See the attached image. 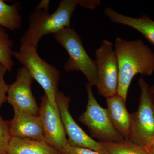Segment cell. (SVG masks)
<instances>
[{
    "instance_id": "cell-1",
    "label": "cell",
    "mask_w": 154,
    "mask_h": 154,
    "mask_svg": "<svg viewBox=\"0 0 154 154\" xmlns=\"http://www.w3.org/2000/svg\"><path fill=\"white\" fill-rule=\"evenodd\" d=\"M115 50L119 70L117 94L125 102L131 81L135 75L151 76L154 73V52L141 38L125 40L117 37Z\"/></svg>"
},
{
    "instance_id": "cell-2",
    "label": "cell",
    "mask_w": 154,
    "mask_h": 154,
    "mask_svg": "<svg viewBox=\"0 0 154 154\" xmlns=\"http://www.w3.org/2000/svg\"><path fill=\"white\" fill-rule=\"evenodd\" d=\"M80 0H63L52 14L49 13V1L39 3L30 14L28 30L21 38V45L37 49L38 42L43 36L55 34L67 27H70L72 15Z\"/></svg>"
},
{
    "instance_id": "cell-3",
    "label": "cell",
    "mask_w": 154,
    "mask_h": 154,
    "mask_svg": "<svg viewBox=\"0 0 154 154\" xmlns=\"http://www.w3.org/2000/svg\"><path fill=\"white\" fill-rule=\"evenodd\" d=\"M57 40L65 49L69 58L64 66L67 72L80 71L85 75L88 84L97 87L98 75L96 60L86 52L81 38L74 29L67 27L54 34Z\"/></svg>"
},
{
    "instance_id": "cell-4",
    "label": "cell",
    "mask_w": 154,
    "mask_h": 154,
    "mask_svg": "<svg viewBox=\"0 0 154 154\" xmlns=\"http://www.w3.org/2000/svg\"><path fill=\"white\" fill-rule=\"evenodd\" d=\"M14 56L43 88L50 103L57 107L56 96L60 79L57 69L42 59L34 48L21 45L19 51L14 52Z\"/></svg>"
},
{
    "instance_id": "cell-5",
    "label": "cell",
    "mask_w": 154,
    "mask_h": 154,
    "mask_svg": "<svg viewBox=\"0 0 154 154\" xmlns=\"http://www.w3.org/2000/svg\"><path fill=\"white\" fill-rule=\"evenodd\" d=\"M140 89L137 110L131 114L130 141L146 147L154 138V102L150 87L143 75L138 80Z\"/></svg>"
},
{
    "instance_id": "cell-6",
    "label": "cell",
    "mask_w": 154,
    "mask_h": 154,
    "mask_svg": "<svg viewBox=\"0 0 154 154\" xmlns=\"http://www.w3.org/2000/svg\"><path fill=\"white\" fill-rule=\"evenodd\" d=\"M88 102L85 111L79 120L88 127L91 137L99 142L115 143L125 140L113 127L107 108L101 106L94 97L92 88L85 84Z\"/></svg>"
},
{
    "instance_id": "cell-7",
    "label": "cell",
    "mask_w": 154,
    "mask_h": 154,
    "mask_svg": "<svg viewBox=\"0 0 154 154\" xmlns=\"http://www.w3.org/2000/svg\"><path fill=\"white\" fill-rule=\"evenodd\" d=\"M113 45L108 40H102L95 52L98 75L97 88L100 96L105 98L117 94L119 70Z\"/></svg>"
},
{
    "instance_id": "cell-8",
    "label": "cell",
    "mask_w": 154,
    "mask_h": 154,
    "mask_svg": "<svg viewBox=\"0 0 154 154\" xmlns=\"http://www.w3.org/2000/svg\"><path fill=\"white\" fill-rule=\"evenodd\" d=\"M70 100L69 97L60 91H58L56 102L66 134L68 137L69 143L74 146L90 149L100 154H108L100 143L88 135L75 121L69 110Z\"/></svg>"
},
{
    "instance_id": "cell-9",
    "label": "cell",
    "mask_w": 154,
    "mask_h": 154,
    "mask_svg": "<svg viewBox=\"0 0 154 154\" xmlns=\"http://www.w3.org/2000/svg\"><path fill=\"white\" fill-rule=\"evenodd\" d=\"M38 115L45 142L60 152L69 143L58 107L50 103L45 94L41 97Z\"/></svg>"
},
{
    "instance_id": "cell-10",
    "label": "cell",
    "mask_w": 154,
    "mask_h": 154,
    "mask_svg": "<svg viewBox=\"0 0 154 154\" xmlns=\"http://www.w3.org/2000/svg\"><path fill=\"white\" fill-rule=\"evenodd\" d=\"M33 80L25 67L19 69L16 81L9 86L7 102L13 108L38 115L39 107L31 90Z\"/></svg>"
},
{
    "instance_id": "cell-11",
    "label": "cell",
    "mask_w": 154,
    "mask_h": 154,
    "mask_svg": "<svg viewBox=\"0 0 154 154\" xmlns=\"http://www.w3.org/2000/svg\"><path fill=\"white\" fill-rule=\"evenodd\" d=\"M13 109L14 116L9 123L11 137L25 138L45 141L39 116L33 115L15 108Z\"/></svg>"
},
{
    "instance_id": "cell-12",
    "label": "cell",
    "mask_w": 154,
    "mask_h": 154,
    "mask_svg": "<svg viewBox=\"0 0 154 154\" xmlns=\"http://www.w3.org/2000/svg\"><path fill=\"white\" fill-rule=\"evenodd\" d=\"M106 100L107 112L113 127L125 140L130 141L131 114L127 109L126 102L117 94Z\"/></svg>"
},
{
    "instance_id": "cell-13",
    "label": "cell",
    "mask_w": 154,
    "mask_h": 154,
    "mask_svg": "<svg viewBox=\"0 0 154 154\" xmlns=\"http://www.w3.org/2000/svg\"><path fill=\"white\" fill-rule=\"evenodd\" d=\"M104 13L113 23L126 25L137 30L154 45V21L148 16L144 14L139 18H133L109 8H105Z\"/></svg>"
},
{
    "instance_id": "cell-14",
    "label": "cell",
    "mask_w": 154,
    "mask_h": 154,
    "mask_svg": "<svg viewBox=\"0 0 154 154\" xmlns=\"http://www.w3.org/2000/svg\"><path fill=\"white\" fill-rule=\"evenodd\" d=\"M8 154H62L58 150L44 141L11 137Z\"/></svg>"
},
{
    "instance_id": "cell-15",
    "label": "cell",
    "mask_w": 154,
    "mask_h": 154,
    "mask_svg": "<svg viewBox=\"0 0 154 154\" xmlns=\"http://www.w3.org/2000/svg\"><path fill=\"white\" fill-rule=\"evenodd\" d=\"M21 7V3L18 2L9 5L0 0V26L11 30L19 29L22 23Z\"/></svg>"
},
{
    "instance_id": "cell-16",
    "label": "cell",
    "mask_w": 154,
    "mask_h": 154,
    "mask_svg": "<svg viewBox=\"0 0 154 154\" xmlns=\"http://www.w3.org/2000/svg\"><path fill=\"white\" fill-rule=\"evenodd\" d=\"M99 143L108 154H149L145 147L141 146L130 141Z\"/></svg>"
},
{
    "instance_id": "cell-17",
    "label": "cell",
    "mask_w": 154,
    "mask_h": 154,
    "mask_svg": "<svg viewBox=\"0 0 154 154\" xmlns=\"http://www.w3.org/2000/svg\"><path fill=\"white\" fill-rule=\"evenodd\" d=\"M13 47V41L8 33L2 27H0V64L5 67L8 71H12L14 66Z\"/></svg>"
},
{
    "instance_id": "cell-18",
    "label": "cell",
    "mask_w": 154,
    "mask_h": 154,
    "mask_svg": "<svg viewBox=\"0 0 154 154\" xmlns=\"http://www.w3.org/2000/svg\"><path fill=\"white\" fill-rule=\"evenodd\" d=\"M10 121L0 119V154L8 153L11 136L9 130Z\"/></svg>"
},
{
    "instance_id": "cell-19",
    "label": "cell",
    "mask_w": 154,
    "mask_h": 154,
    "mask_svg": "<svg viewBox=\"0 0 154 154\" xmlns=\"http://www.w3.org/2000/svg\"><path fill=\"white\" fill-rule=\"evenodd\" d=\"M8 69L0 64V110L4 103L7 102L8 93L9 85L6 82L5 76L8 71ZM2 119L0 114V119Z\"/></svg>"
},
{
    "instance_id": "cell-20",
    "label": "cell",
    "mask_w": 154,
    "mask_h": 154,
    "mask_svg": "<svg viewBox=\"0 0 154 154\" xmlns=\"http://www.w3.org/2000/svg\"><path fill=\"white\" fill-rule=\"evenodd\" d=\"M62 154H100L90 149L70 145L69 143L61 152Z\"/></svg>"
},
{
    "instance_id": "cell-21",
    "label": "cell",
    "mask_w": 154,
    "mask_h": 154,
    "mask_svg": "<svg viewBox=\"0 0 154 154\" xmlns=\"http://www.w3.org/2000/svg\"><path fill=\"white\" fill-rule=\"evenodd\" d=\"M99 1H80V5L85 8L90 9H94L100 5Z\"/></svg>"
},
{
    "instance_id": "cell-22",
    "label": "cell",
    "mask_w": 154,
    "mask_h": 154,
    "mask_svg": "<svg viewBox=\"0 0 154 154\" xmlns=\"http://www.w3.org/2000/svg\"><path fill=\"white\" fill-rule=\"evenodd\" d=\"M145 147L149 154H154V138Z\"/></svg>"
},
{
    "instance_id": "cell-23",
    "label": "cell",
    "mask_w": 154,
    "mask_h": 154,
    "mask_svg": "<svg viewBox=\"0 0 154 154\" xmlns=\"http://www.w3.org/2000/svg\"><path fill=\"white\" fill-rule=\"evenodd\" d=\"M153 96L154 102V84L150 87Z\"/></svg>"
},
{
    "instance_id": "cell-24",
    "label": "cell",
    "mask_w": 154,
    "mask_h": 154,
    "mask_svg": "<svg viewBox=\"0 0 154 154\" xmlns=\"http://www.w3.org/2000/svg\"><path fill=\"white\" fill-rule=\"evenodd\" d=\"M8 154V153H5V154Z\"/></svg>"
}]
</instances>
